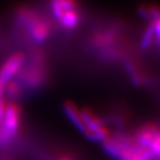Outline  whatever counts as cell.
I'll use <instances>...</instances> for the list:
<instances>
[{"instance_id": "1", "label": "cell", "mask_w": 160, "mask_h": 160, "mask_svg": "<svg viewBox=\"0 0 160 160\" xmlns=\"http://www.w3.org/2000/svg\"><path fill=\"white\" fill-rule=\"evenodd\" d=\"M14 18L22 37L33 42L35 47L47 42L53 33V25L48 17L36 8L19 7L16 10Z\"/></svg>"}, {"instance_id": "2", "label": "cell", "mask_w": 160, "mask_h": 160, "mask_svg": "<svg viewBox=\"0 0 160 160\" xmlns=\"http://www.w3.org/2000/svg\"><path fill=\"white\" fill-rule=\"evenodd\" d=\"M24 91H40L48 83V56L42 48L33 47L26 54V60L16 77Z\"/></svg>"}, {"instance_id": "3", "label": "cell", "mask_w": 160, "mask_h": 160, "mask_svg": "<svg viewBox=\"0 0 160 160\" xmlns=\"http://www.w3.org/2000/svg\"><path fill=\"white\" fill-rule=\"evenodd\" d=\"M105 151L118 160H152L154 155L138 143L123 137H108L103 141Z\"/></svg>"}, {"instance_id": "4", "label": "cell", "mask_w": 160, "mask_h": 160, "mask_svg": "<svg viewBox=\"0 0 160 160\" xmlns=\"http://www.w3.org/2000/svg\"><path fill=\"white\" fill-rule=\"evenodd\" d=\"M50 11L55 21L64 31H73L81 21V12L76 2L57 0L50 3Z\"/></svg>"}, {"instance_id": "5", "label": "cell", "mask_w": 160, "mask_h": 160, "mask_svg": "<svg viewBox=\"0 0 160 160\" xmlns=\"http://www.w3.org/2000/svg\"><path fill=\"white\" fill-rule=\"evenodd\" d=\"M22 123V109L18 102H6L3 117V128L9 144L18 139Z\"/></svg>"}, {"instance_id": "6", "label": "cell", "mask_w": 160, "mask_h": 160, "mask_svg": "<svg viewBox=\"0 0 160 160\" xmlns=\"http://www.w3.org/2000/svg\"><path fill=\"white\" fill-rule=\"evenodd\" d=\"M83 122L88 130V138L94 141H104L110 136L109 130L106 128L102 119L90 108L81 110Z\"/></svg>"}, {"instance_id": "7", "label": "cell", "mask_w": 160, "mask_h": 160, "mask_svg": "<svg viewBox=\"0 0 160 160\" xmlns=\"http://www.w3.org/2000/svg\"><path fill=\"white\" fill-rule=\"evenodd\" d=\"M26 60V54L17 51L8 56L0 67V83L5 86L11 80L15 79L21 71Z\"/></svg>"}, {"instance_id": "8", "label": "cell", "mask_w": 160, "mask_h": 160, "mask_svg": "<svg viewBox=\"0 0 160 160\" xmlns=\"http://www.w3.org/2000/svg\"><path fill=\"white\" fill-rule=\"evenodd\" d=\"M137 143L160 157V128L153 124L144 127L137 134Z\"/></svg>"}, {"instance_id": "9", "label": "cell", "mask_w": 160, "mask_h": 160, "mask_svg": "<svg viewBox=\"0 0 160 160\" xmlns=\"http://www.w3.org/2000/svg\"><path fill=\"white\" fill-rule=\"evenodd\" d=\"M63 109L67 117L68 118V120L72 122V123H73L74 127L81 132L86 138H88V130L82 119L81 110H80L77 107V105L72 100H66L63 104Z\"/></svg>"}, {"instance_id": "10", "label": "cell", "mask_w": 160, "mask_h": 160, "mask_svg": "<svg viewBox=\"0 0 160 160\" xmlns=\"http://www.w3.org/2000/svg\"><path fill=\"white\" fill-rule=\"evenodd\" d=\"M23 94L24 90L16 78L6 83L4 86V97H7L10 101L17 102Z\"/></svg>"}, {"instance_id": "11", "label": "cell", "mask_w": 160, "mask_h": 160, "mask_svg": "<svg viewBox=\"0 0 160 160\" xmlns=\"http://www.w3.org/2000/svg\"><path fill=\"white\" fill-rule=\"evenodd\" d=\"M5 107H6L5 98L4 96H0V147H5L10 145L3 128V117L5 113Z\"/></svg>"}, {"instance_id": "12", "label": "cell", "mask_w": 160, "mask_h": 160, "mask_svg": "<svg viewBox=\"0 0 160 160\" xmlns=\"http://www.w3.org/2000/svg\"><path fill=\"white\" fill-rule=\"evenodd\" d=\"M151 27L154 33V36H156L157 39H160V16L152 19Z\"/></svg>"}, {"instance_id": "13", "label": "cell", "mask_w": 160, "mask_h": 160, "mask_svg": "<svg viewBox=\"0 0 160 160\" xmlns=\"http://www.w3.org/2000/svg\"><path fill=\"white\" fill-rule=\"evenodd\" d=\"M56 160H75L72 154H63L60 157H58Z\"/></svg>"}, {"instance_id": "14", "label": "cell", "mask_w": 160, "mask_h": 160, "mask_svg": "<svg viewBox=\"0 0 160 160\" xmlns=\"http://www.w3.org/2000/svg\"><path fill=\"white\" fill-rule=\"evenodd\" d=\"M0 96H4V85L0 83Z\"/></svg>"}, {"instance_id": "15", "label": "cell", "mask_w": 160, "mask_h": 160, "mask_svg": "<svg viewBox=\"0 0 160 160\" xmlns=\"http://www.w3.org/2000/svg\"><path fill=\"white\" fill-rule=\"evenodd\" d=\"M0 160H11L9 157H0Z\"/></svg>"}, {"instance_id": "16", "label": "cell", "mask_w": 160, "mask_h": 160, "mask_svg": "<svg viewBox=\"0 0 160 160\" xmlns=\"http://www.w3.org/2000/svg\"><path fill=\"white\" fill-rule=\"evenodd\" d=\"M159 43H160V39H159Z\"/></svg>"}]
</instances>
